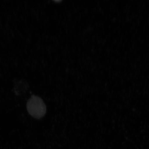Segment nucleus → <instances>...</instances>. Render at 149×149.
I'll return each mask as SVG.
<instances>
[{
  "label": "nucleus",
  "instance_id": "f257e3e1",
  "mask_svg": "<svg viewBox=\"0 0 149 149\" xmlns=\"http://www.w3.org/2000/svg\"><path fill=\"white\" fill-rule=\"evenodd\" d=\"M29 114L35 118L40 119L45 115L47 108L42 99L36 96H32L27 104Z\"/></svg>",
  "mask_w": 149,
  "mask_h": 149
},
{
  "label": "nucleus",
  "instance_id": "f03ea898",
  "mask_svg": "<svg viewBox=\"0 0 149 149\" xmlns=\"http://www.w3.org/2000/svg\"><path fill=\"white\" fill-rule=\"evenodd\" d=\"M15 86L16 91H19L20 90L21 91V89L24 90L27 89V82L23 80H20L17 83Z\"/></svg>",
  "mask_w": 149,
  "mask_h": 149
}]
</instances>
